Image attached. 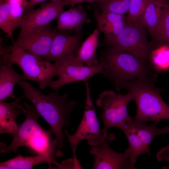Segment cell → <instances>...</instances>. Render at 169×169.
<instances>
[{
  "mask_svg": "<svg viewBox=\"0 0 169 169\" xmlns=\"http://www.w3.org/2000/svg\"><path fill=\"white\" fill-rule=\"evenodd\" d=\"M23 89L22 96L18 97L16 101L19 102L27 99L29 100L38 112L48 123L58 142L55 156H63L64 137V128L71 125L70 116L72 111L77 105L75 100H68V94L60 95L58 93L50 92L45 95L34 88L29 83L21 80L17 84Z\"/></svg>",
  "mask_w": 169,
  "mask_h": 169,
  "instance_id": "obj_1",
  "label": "cell"
},
{
  "mask_svg": "<svg viewBox=\"0 0 169 169\" xmlns=\"http://www.w3.org/2000/svg\"><path fill=\"white\" fill-rule=\"evenodd\" d=\"M99 62L104 70L102 77L109 79L119 91L135 80L156 81L157 74L147 64L128 53L106 47L102 51Z\"/></svg>",
  "mask_w": 169,
  "mask_h": 169,
  "instance_id": "obj_2",
  "label": "cell"
},
{
  "mask_svg": "<svg viewBox=\"0 0 169 169\" xmlns=\"http://www.w3.org/2000/svg\"><path fill=\"white\" fill-rule=\"evenodd\" d=\"M152 81L139 80L129 83L125 89L132 95L136 104L137 111L132 119L136 122L169 120V105L163 100L162 90L155 86Z\"/></svg>",
  "mask_w": 169,
  "mask_h": 169,
  "instance_id": "obj_3",
  "label": "cell"
},
{
  "mask_svg": "<svg viewBox=\"0 0 169 169\" xmlns=\"http://www.w3.org/2000/svg\"><path fill=\"white\" fill-rule=\"evenodd\" d=\"M0 65L16 64L22 70L25 79L34 81L39 88L44 89L52 79L58 75L54 64L39 58L13 44L5 47L0 45Z\"/></svg>",
  "mask_w": 169,
  "mask_h": 169,
  "instance_id": "obj_4",
  "label": "cell"
},
{
  "mask_svg": "<svg viewBox=\"0 0 169 169\" xmlns=\"http://www.w3.org/2000/svg\"><path fill=\"white\" fill-rule=\"evenodd\" d=\"M132 100L133 96L129 92L125 95L117 93L113 90H105L100 94L95 103L102 110L100 117L104 124L102 129L104 136L107 135L109 128L118 127L132 121L133 119L128 113L127 106Z\"/></svg>",
  "mask_w": 169,
  "mask_h": 169,
  "instance_id": "obj_5",
  "label": "cell"
},
{
  "mask_svg": "<svg viewBox=\"0 0 169 169\" xmlns=\"http://www.w3.org/2000/svg\"><path fill=\"white\" fill-rule=\"evenodd\" d=\"M146 30L137 23H127L116 36L104 40L103 45L132 54L147 64L151 45L148 40Z\"/></svg>",
  "mask_w": 169,
  "mask_h": 169,
  "instance_id": "obj_6",
  "label": "cell"
},
{
  "mask_svg": "<svg viewBox=\"0 0 169 169\" xmlns=\"http://www.w3.org/2000/svg\"><path fill=\"white\" fill-rule=\"evenodd\" d=\"M86 88V99L82 118L75 133L70 135L65 129L64 132L67 136L73 154V158L76 163V151L79 143L82 141L87 140L92 146H98L100 143L103 135V130L100 124L90 93V86L88 83H84Z\"/></svg>",
  "mask_w": 169,
  "mask_h": 169,
  "instance_id": "obj_7",
  "label": "cell"
},
{
  "mask_svg": "<svg viewBox=\"0 0 169 169\" xmlns=\"http://www.w3.org/2000/svg\"><path fill=\"white\" fill-rule=\"evenodd\" d=\"M115 135L111 133L103 135L100 144L92 146L90 153L94 157L93 169H134L135 164L129 160L131 151L128 148L123 153L116 152L110 146L109 142L114 140Z\"/></svg>",
  "mask_w": 169,
  "mask_h": 169,
  "instance_id": "obj_8",
  "label": "cell"
},
{
  "mask_svg": "<svg viewBox=\"0 0 169 169\" xmlns=\"http://www.w3.org/2000/svg\"><path fill=\"white\" fill-rule=\"evenodd\" d=\"M51 23L19 34L13 44L36 56L47 58L57 31Z\"/></svg>",
  "mask_w": 169,
  "mask_h": 169,
  "instance_id": "obj_9",
  "label": "cell"
},
{
  "mask_svg": "<svg viewBox=\"0 0 169 169\" xmlns=\"http://www.w3.org/2000/svg\"><path fill=\"white\" fill-rule=\"evenodd\" d=\"M55 64L57 67L59 78L56 80H51L48 86L58 93L64 85L78 82L84 83L94 75L104 72L103 66L99 62L96 65L87 66L77 64L73 59L59 64Z\"/></svg>",
  "mask_w": 169,
  "mask_h": 169,
  "instance_id": "obj_10",
  "label": "cell"
},
{
  "mask_svg": "<svg viewBox=\"0 0 169 169\" xmlns=\"http://www.w3.org/2000/svg\"><path fill=\"white\" fill-rule=\"evenodd\" d=\"M26 110V118L19 125L13 135L11 144L8 146L0 142L1 153H15L18 148L25 146L27 141L35 134L44 129L39 124L38 120L39 114L33 105L24 103Z\"/></svg>",
  "mask_w": 169,
  "mask_h": 169,
  "instance_id": "obj_11",
  "label": "cell"
},
{
  "mask_svg": "<svg viewBox=\"0 0 169 169\" xmlns=\"http://www.w3.org/2000/svg\"><path fill=\"white\" fill-rule=\"evenodd\" d=\"M57 32L53 39L49 53L45 60L59 64L74 59L82 44V34L71 35Z\"/></svg>",
  "mask_w": 169,
  "mask_h": 169,
  "instance_id": "obj_12",
  "label": "cell"
},
{
  "mask_svg": "<svg viewBox=\"0 0 169 169\" xmlns=\"http://www.w3.org/2000/svg\"><path fill=\"white\" fill-rule=\"evenodd\" d=\"M64 0H52L41 5L36 9L24 14L20 25L19 34L41 27L56 20L64 6Z\"/></svg>",
  "mask_w": 169,
  "mask_h": 169,
  "instance_id": "obj_13",
  "label": "cell"
},
{
  "mask_svg": "<svg viewBox=\"0 0 169 169\" xmlns=\"http://www.w3.org/2000/svg\"><path fill=\"white\" fill-rule=\"evenodd\" d=\"M169 8L167 0H150L137 23L147 29L154 39L159 25Z\"/></svg>",
  "mask_w": 169,
  "mask_h": 169,
  "instance_id": "obj_14",
  "label": "cell"
},
{
  "mask_svg": "<svg viewBox=\"0 0 169 169\" xmlns=\"http://www.w3.org/2000/svg\"><path fill=\"white\" fill-rule=\"evenodd\" d=\"M94 16L98 28L104 34V40L113 38L118 35L127 24L125 14L111 12L100 13L95 8Z\"/></svg>",
  "mask_w": 169,
  "mask_h": 169,
  "instance_id": "obj_15",
  "label": "cell"
},
{
  "mask_svg": "<svg viewBox=\"0 0 169 169\" xmlns=\"http://www.w3.org/2000/svg\"><path fill=\"white\" fill-rule=\"evenodd\" d=\"M58 31L74 29L77 34L80 33L83 24H89L91 20L83 6L81 4L69 9L63 10L56 19Z\"/></svg>",
  "mask_w": 169,
  "mask_h": 169,
  "instance_id": "obj_16",
  "label": "cell"
},
{
  "mask_svg": "<svg viewBox=\"0 0 169 169\" xmlns=\"http://www.w3.org/2000/svg\"><path fill=\"white\" fill-rule=\"evenodd\" d=\"M56 147L49 151L38 154L36 156H23L19 154L14 158L0 163V169H30L41 163H48L54 165L58 168L60 164L56 161L55 151Z\"/></svg>",
  "mask_w": 169,
  "mask_h": 169,
  "instance_id": "obj_17",
  "label": "cell"
},
{
  "mask_svg": "<svg viewBox=\"0 0 169 169\" xmlns=\"http://www.w3.org/2000/svg\"><path fill=\"white\" fill-rule=\"evenodd\" d=\"M26 113V109L16 101L10 103L0 101V134L13 135L19 126L16 122L17 118Z\"/></svg>",
  "mask_w": 169,
  "mask_h": 169,
  "instance_id": "obj_18",
  "label": "cell"
},
{
  "mask_svg": "<svg viewBox=\"0 0 169 169\" xmlns=\"http://www.w3.org/2000/svg\"><path fill=\"white\" fill-rule=\"evenodd\" d=\"M100 32L98 28H96L82 43L77 56L73 59L75 63L87 66L94 65L99 63L96 52Z\"/></svg>",
  "mask_w": 169,
  "mask_h": 169,
  "instance_id": "obj_19",
  "label": "cell"
},
{
  "mask_svg": "<svg viewBox=\"0 0 169 169\" xmlns=\"http://www.w3.org/2000/svg\"><path fill=\"white\" fill-rule=\"evenodd\" d=\"M12 65L10 64L0 65V101L9 97L15 98L13 93L15 84L20 81L25 80L23 75L17 73Z\"/></svg>",
  "mask_w": 169,
  "mask_h": 169,
  "instance_id": "obj_20",
  "label": "cell"
},
{
  "mask_svg": "<svg viewBox=\"0 0 169 169\" xmlns=\"http://www.w3.org/2000/svg\"><path fill=\"white\" fill-rule=\"evenodd\" d=\"M128 123L136 132L143 144L146 153L150 156L151 155L150 146L155 137L169 133V126L159 128L156 126L157 124L155 122L148 125L146 123L136 122L132 120Z\"/></svg>",
  "mask_w": 169,
  "mask_h": 169,
  "instance_id": "obj_21",
  "label": "cell"
},
{
  "mask_svg": "<svg viewBox=\"0 0 169 169\" xmlns=\"http://www.w3.org/2000/svg\"><path fill=\"white\" fill-rule=\"evenodd\" d=\"M53 132L51 129H45L32 136L26 142L25 146H28L38 154L47 152L53 148L57 147L58 142L55 139L51 141V136Z\"/></svg>",
  "mask_w": 169,
  "mask_h": 169,
  "instance_id": "obj_22",
  "label": "cell"
},
{
  "mask_svg": "<svg viewBox=\"0 0 169 169\" xmlns=\"http://www.w3.org/2000/svg\"><path fill=\"white\" fill-rule=\"evenodd\" d=\"M118 128L124 133L129 142V148L131 151L129 160L135 165L138 156L146 153L143 144L136 132L128 123L122 124Z\"/></svg>",
  "mask_w": 169,
  "mask_h": 169,
  "instance_id": "obj_23",
  "label": "cell"
},
{
  "mask_svg": "<svg viewBox=\"0 0 169 169\" xmlns=\"http://www.w3.org/2000/svg\"><path fill=\"white\" fill-rule=\"evenodd\" d=\"M167 46L155 50L151 49L147 64L157 74L169 70V47Z\"/></svg>",
  "mask_w": 169,
  "mask_h": 169,
  "instance_id": "obj_24",
  "label": "cell"
},
{
  "mask_svg": "<svg viewBox=\"0 0 169 169\" xmlns=\"http://www.w3.org/2000/svg\"><path fill=\"white\" fill-rule=\"evenodd\" d=\"M10 6V13L12 33L20 27L26 10L27 0H8Z\"/></svg>",
  "mask_w": 169,
  "mask_h": 169,
  "instance_id": "obj_25",
  "label": "cell"
},
{
  "mask_svg": "<svg viewBox=\"0 0 169 169\" xmlns=\"http://www.w3.org/2000/svg\"><path fill=\"white\" fill-rule=\"evenodd\" d=\"M0 28L13 40L10 6L8 0L0 2Z\"/></svg>",
  "mask_w": 169,
  "mask_h": 169,
  "instance_id": "obj_26",
  "label": "cell"
},
{
  "mask_svg": "<svg viewBox=\"0 0 169 169\" xmlns=\"http://www.w3.org/2000/svg\"><path fill=\"white\" fill-rule=\"evenodd\" d=\"M150 0H131L127 15L126 17L128 24L137 23Z\"/></svg>",
  "mask_w": 169,
  "mask_h": 169,
  "instance_id": "obj_27",
  "label": "cell"
},
{
  "mask_svg": "<svg viewBox=\"0 0 169 169\" xmlns=\"http://www.w3.org/2000/svg\"><path fill=\"white\" fill-rule=\"evenodd\" d=\"M131 0H108L100 4L101 12H111L125 14L127 13Z\"/></svg>",
  "mask_w": 169,
  "mask_h": 169,
  "instance_id": "obj_28",
  "label": "cell"
},
{
  "mask_svg": "<svg viewBox=\"0 0 169 169\" xmlns=\"http://www.w3.org/2000/svg\"><path fill=\"white\" fill-rule=\"evenodd\" d=\"M154 39L159 44L169 46V8L159 25Z\"/></svg>",
  "mask_w": 169,
  "mask_h": 169,
  "instance_id": "obj_29",
  "label": "cell"
},
{
  "mask_svg": "<svg viewBox=\"0 0 169 169\" xmlns=\"http://www.w3.org/2000/svg\"><path fill=\"white\" fill-rule=\"evenodd\" d=\"M156 158L159 162L166 161L169 163V145L162 147L156 153ZM165 167L169 169V166Z\"/></svg>",
  "mask_w": 169,
  "mask_h": 169,
  "instance_id": "obj_30",
  "label": "cell"
},
{
  "mask_svg": "<svg viewBox=\"0 0 169 169\" xmlns=\"http://www.w3.org/2000/svg\"><path fill=\"white\" fill-rule=\"evenodd\" d=\"M108 0H64V6H70L74 7L77 4L83 3H91L97 2L100 4L105 3Z\"/></svg>",
  "mask_w": 169,
  "mask_h": 169,
  "instance_id": "obj_31",
  "label": "cell"
},
{
  "mask_svg": "<svg viewBox=\"0 0 169 169\" xmlns=\"http://www.w3.org/2000/svg\"><path fill=\"white\" fill-rule=\"evenodd\" d=\"M60 169H81L80 163H77L73 158L65 160L59 167Z\"/></svg>",
  "mask_w": 169,
  "mask_h": 169,
  "instance_id": "obj_32",
  "label": "cell"
},
{
  "mask_svg": "<svg viewBox=\"0 0 169 169\" xmlns=\"http://www.w3.org/2000/svg\"><path fill=\"white\" fill-rule=\"evenodd\" d=\"M48 0H29L28 1L24 14L34 10V8L37 5Z\"/></svg>",
  "mask_w": 169,
  "mask_h": 169,
  "instance_id": "obj_33",
  "label": "cell"
},
{
  "mask_svg": "<svg viewBox=\"0 0 169 169\" xmlns=\"http://www.w3.org/2000/svg\"><path fill=\"white\" fill-rule=\"evenodd\" d=\"M3 0H0V2H1V1H3Z\"/></svg>",
  "mask_w": 169,
  "mask_h": 169,
  "instance_id": "obj_34",
  "label": "cell"
}]
</instances>
